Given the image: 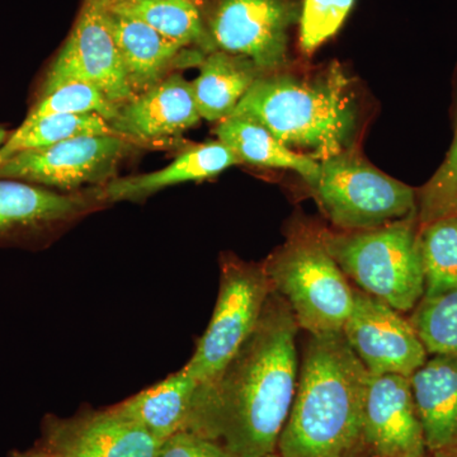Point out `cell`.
I'll return each instance as SVG.
<instances>
[{
  "instance_id": "cell-1",
  "label": "cell",
  "mask_w": 457,
  "mask_h": 457,
  "mask_svg": "<svg viewBox=\"0 0 457 457\" xmlns=\"http://www.w3.org/2000/svg\"><path fill=\"white\" fill-rule=\"evenodd\" d=\"M299 324L270 291L257 326L227 365L198 384L182 431L220 445L231 457L278 450L296 393Z\"/></svg>"
},
{
  "instance_id": "cell-2",
  "label": "cell",
  "mask_w": 457,
  "mask_h": 457,
  "mask_svg": "<svg viewBox=\"0 0 457 457\" xmlns=\"http://www.w3.org/2000/svg\"><path fill=\"white\" fill-rule=\"evenodd\" d=\"M370 372L342 332L309 335L281 457H345L360 450Z\"/></svg>"
},
{
  "instance_id": "cell-3",
  "label": "cell",
  "mask_w": 457,
  "mask_h": 457,
  "mask_svg": "<svg viewBox=\"0 0 457 457\" xmlns=\"http://www.w3.org/2000/svg\"><path fill=\"white\" fill-rule=\"evenodd\" d=\"M231 116L253 120L320 163L351 149L360 112L350 78L333 64L311 75H262Z\"/></svg>"
},
{
  "instance_id": "cell-4",
  "label": "cell",
  "mask_w": 457,
  "mask_h": 457,
  "mask_svg": "<svg viewBox=\"0 0 457 457\" xmlns=\"http://www.w3.org/2000/svg\"><path fill=\"white\" fill-rule=\"evenodd\" d=\"M263 266L300 329L314 336L342 332L353 308V286L327 248L323 231L291 234Z\"/></svg>"
},
{
  "instance_id": "cell-5",
  "label": "cell",
  "mask_w": 457,
  "mask_h": 457,
  "mask_svg": "<svg viewBox=\"0 0 457 457\" xmlns=\"http://www.w3.org/2000/svg\"><path fill=\"white\" fill-rule=\"evenodd\" d=\"M416 221L409 219L342 234L323 231V237L350 282L395 311L408 312L425 296Z\"/></svg>"
},
{
  "instance_id": "cell-6",
  "label": "cell",
  "mask_w": 457,
  "mask_h": 457,
  "mask_svg": "<svg viewBox=\"0 0 457 457\" xmlns=\"http://www.w3.org/2000/svg\"><path fill=\"white\" fill-rule=\"evenodd\" d=\"M312 191L324 215L345 231L417 219L416 191L351 149L320 162Z\"/></svg>"
},
{
  "instance_id": "cell-7",
  "label": "cell",
  "mask_w": 457,
  "mask_h": 457,
  "mask_svg": "<svg viewBox=\"0 0 457 457\" xmlns=\"http://www.w3.org/2000/svg\"><path fill=\"white\" fill-rule=\"evenodd\" d=\"M270 291L263 263L222 254L220 286L212 320L183 371L198 384L221 371L257 326Z\"/></svg>"
},
{
  "instance_id": "cell-8",
  "label": "cell",
  "mask_w": 457,
  "mask_h": 457,
  "mask_svg": "<svg viewBox=\"0 0 457 457\" xmlns=\"http://www.w3.org/2000/svg\"><path fill=\"white\" fill-rule=\"evenodd\" d=\"M137 145L120 135L74 137L9 156L0 162V179L66 194L102 187L117 179L120 164Z\"/></svg>"
},
{
  "instance_id": "cell-9",
  "label": "cell",
  "mask_w": 457,
  "mask_h": 457,
  "mask_svg": "<svg viewBox=\"0 0 457 457\" xmlns=\"http://www.w3.org/2000/svg\"><path fill=\"white\" fill-rule=\"evenodd\" d=\"M71 82L95 86L116 106L135 97L111 31L108 0H83L68 40L45 75L38 98Z\"/></svg>"
},
{
  "instance_id": "cell-10",
  "label": "cell",
  "mask_w": 457,
  "mask_h": 457,
  "mask_svg": "<svg viewBox=\"0 0 457 457\" xmlns=\"http://www.w3.org/2000/svg\"><path fill=\"white\" fill-rule=\"evenodd\" d=\"M303 0H218L206 25L216 50L246 57L264 74L287 62Z\"/></svg>"
},
{
  "instance_id": "cell-11",
  "label": "cell",
  "mask_w": 457,
  "mask_h": 457,
  "mask_svg": "<svg viewBox=\"0 0 457 457\" xmlns=\"http://www.w3.org/2000/svg\"><path fill=\"white\" fill-rule=\"evenodd\" d=\"M106 206L98 187L66 194L0 179V246L40 249Z\"/></svg>"
},
{
  "instance_id": "cell-12",
  "label": "cell",
  "mask_w": 457,
  "mask_h": 457,
  "mask_svg": "<svg viewBox=\"0 0 457 457\" xmlns=\"http://www.w3.org/2000/svg\"><path fill=\"white\" fill-rule=\"evenodd\" d=\"M161 442L112 407L47 414L36 447L53 457H158Z\"/></svg>"
},
{
  "instance_id": "cell-13",
  "label": "cell",
  "mask_w": 457,
  "mask_h": 457,
  "mask_svg": "<svg viewBox=\"0 0 457 457\" xmlns=\"http://www.w3.org/2000/svg\"><path fill=\"white\" fill-rule=\"evenodd\" d=\"M353 308L342 333L370 374L411 378L428 353L403 312L353 287Z\"/></svg>"
},
{
  "instance_id": "cell-14",
  "label": "cell",
  "mask_w": 457,
  "mask_h": 457,
  "mask_svg": "<svg viewBox=\"0 0 457 457\" xmlns=\"http://www.w3.org/2000/svg\"><path fill=\"white\" fill-rule=\"evenodd\" d=\"M360 447L375 457H427L409 378L370 374Z\"/></svg>"
},
{
  "instance_id": "cell-15",
  "label": "cell",
  "mask_w": 457,
  "mask_h": 457,
  "mask_svg": "<svg viewBox=\"0 0 457 457\" xmlns=\"http://www.w3.org/2000/svg\"><path fill=\"white\" fill-rule=\"evenodd\" d=\"M201 121L192 83L180 73L119 106L111 122L114 134L139 144L173 139Z\"/></svg>"
},
{
  "instance_id": "cell-16",
  "label": "cell",
  "mask_w": 457,
  "mask_h": 457,
  "mask_svg": "<svg viewBox=\"0 0 457 457\" xmlns=\"http://www.w3.org/2000/svg\"><path fill=\"white\" fill-rule=\"evenodd\" d=\"M110 26L134 96L156 86L173 73L174 69L200 66L207 55L203 51L186 49L168 40L140 21L111 11Z\"/></svg>"
},
{
  "instance_id": "cell-17",
  "label": "cell",
  "mask_w": 457,
  "mask_h": 457,
  "mask_svg": "<svg viewBox=\"0 0 457 457\" xmlns=\"http://www.w3.org/2000/svg\"><path fill=\"white\" fill-rule=\"evenodd\" d=\"M242 163L230 147L220 143L201 144L186 150L170 165L152 173L114 179L98 187L108 204L143 203L165 188L188 182H203Z\"/></svg>"
},
{
  "instance_id": "cell-18",
  "label": "cell",
  "mask_w": 457,
  "mask_h": 457,
  "mask_svg": "<svg viewBox=\"0 0 457 457\" xmlns=\"http://www.w3.org/2000/svg\"><path fill=\"white\" fill-rule=\"evenodd\" d=\"M427 453L457 446V357L435 354L409 378Z\"/></svg>"
},
{
  "instance_id": "cell-19",
  "label": "cell",
  "mask_w": 457,
  "mask_h": 457,
  "mask_svg": "<svg viewBox=\"0 0 457 457\" xmlns=\"http://www.w3.org/2000/svg\"><path fill=\"white\" fill-rule=\"evenodd\" d=\"M264 75L251 60L215 50L204 57L192 83L201 120L221 122L230 117L252 86Z\"/></svg>"
},
{
  "instance_id": "cell-20",
  "label": "cell",
  "mask_w": 457,
  "mask_h": 457,
  "mask_svg": "<svg viewBox=\"0 0 457 457\" xmlns=\"http://www.w3.org/2000/svg\"><path fill=\"white\" fill-rule=\"evenodd\" d=\"M215 135L230 147L242 163L257 167L288 170L299 174L311 188L320 174V163L311 156L295 152L260 123L242 116H230L219 122Z\"/></svg>"
},
{
  "instance_id": "cell-21",
  "label": "cell",
  "mask_w": 457,
  "mask_h": 457,
  "mask_svg": "<svg viewBox=\"0 0 457 457\" xmlns=\"http://www.w3.org/2000/svg\"><path fill=\"white\" fill-rule=\"evenodd\" d=\"M197 386V381L180 369L114 408L137 420L162 444L182 431Z\"/></svg>"
},
{
  "instance_id": "cell-22",
  "label": "cell",
  "mask_w": 457,
  "mask_h": 457,
  "mask_svg": "<svg viewBox=\"0 0 457 457\" xmlns=\"http://www.w3.org/2000/svg\"><path fill=\"white\" fill-rule=\"evenodd\" d=\"M108 8L145 23L186 49L216 50L197 0H108Z\"/></svg>"
},
{
  "instance_id": "cell-23",
  "label": "cell",
  "mask_w": 457,
  "mask_h": 457,
  "mask_svg": "<svg viewBox=\"0 0 457 457\" xmlns=\"http://www.w3.org/2000/svg\"><path fill=\"white\" fill-rule=\"evenodd\" d=\"M116 135L99 114H50L35 121H23L0 146V162L26 150L40 149L80 137Z\"/></svg>"
},
{
  "instance_id": "cell-24",
  "label": "cell",
  "mask_w": 457,
  "mask_h": 457,
  "mask_svg": "<svg viewBox=\"0 0 457 457\" xmlns=\"http://www.w3.org/2000/svg\"><path fill=\"white\" fill-rule=\"evenodd\" d=\"M420 258L425 272V296L435 297L457 288V215L444 216L420 227Z\"/></svg>"
},
{
  "instance_id": "cell-25",
  "label": "cell",
  "mask_w": 457,
  "mask_h": 457,
  "mask_svg": "<svg viewBox=\"0 0 457 457\" xmlns=\"http://www.w3.org/2000/svg\"><path fill=\"white\" fill-rule=\"evenodd\" d=\"M409 321L428 356L457 357V288L435 297H423Z\"/></svg>"
},
{
  "instance_id": "cell-26",
  "label": "cell",
  "mask_w": 457,
  "mask_h": 457,
  "mask_svg": "<svg viewBox=\"0 0 457 457\" xmlns=\"http://www.w3.org/2000/svg\"><path fill=\"white\" fill-rule=\"evenodd\" d=\"M99 114L108 123L116 119L119 106L95 86L71 82L59 87L33 104L25 121H35L50 114Z\"/></svg>"
},
{
  "instance_id": "cell-27",
  "label": "cell",
  "mask_w": 457,
  "mask_h": 457,
  "mask_svg": "<svg viewBox=\"0 0 457 457\" xmlns=\"http://www.w3.org/2000/svg\"><path fill=\"white\" fill-rule=\"evenodd\" d=\"M457 203V113L455 137L444 163L417 195L420 227L451 215Z\"/></svg>"
},
{
  "instance_id": "cell-28",
  "label": "cell",
  "mask_w": 457,
  "mask_h": 457,
  "mask_svg": "<svg viewBox=\"0 0 457 457\" xmlns=\"http://www.w3.org/2000/svg\"><path fill=\"white\" fill-rule=\"evenodd\" d=\"M354 0H303L300 47L312 54L341 29Z\"/></svg>"
},
{
  "instance_id": "cell-29",
  "label": "cell",
  "mask_w": 457,
  "mask_h": 457,
  "mask_svg": "<svg viewBox=\"0 0 457 457\" xmlns=\"http://www.w3.org/2000/svg\"><path fill=\"white\" fill-rule=\"evenodd\" d=\"M158 457H231L220 445L189 431L174 433L162 442Z\"/></svg>"
},
{
  "instance_id": "cell-30",
  "label": "cell",
  "mask_w": 457,
  "mask_h": 457,
  "mask_svg": "<svg viewBox=\"0 0 457 457\" xmlns=\"http://www.w3.org/2000/svg\"><path fill=\"white\" fill-rule=\"evenodd\" d=\"M8 457H53L38 447H32L29 450H13L9 453Z\"/></svg>"
},
{
  "instance_id": "cell-31",
  "label": "cell",
  "mask_w": 457,
  "mask_h": 457,
  "mask_svg": "<svg viewBox=\"0 0 457 457\" xmlns=\"http://www.w3.org/2000/svg\"><path fill=\"white\" fill-rule=\"evenodd\" d=\"M12 131H9L7 128L0 125V146L7 141L9 135H11Z\"/></svg>"
},
{
  "instance_id": "cell-32",
  "label": "cell",
  "mask_w": 457,
  "mask_h": 457,
  "mask_svg": "<svg viewBox=\"0 0 457 457\" xmlns=\"http://www.w3.org/2000/svg\"><path fill=\"white\" fill-rule=\"evenodd\" d=\"M436 457H457V446L453 447V449H451L450 451H447V453H441V455Z\"/></svg>"
},
{
  "instance_id": "cell-33",
  "label": "cell",
  "mask_w": 457,
  "mask_h": 457,
  "mask_svg": "<svg viewBox=\"0 0 457 457\" xmlns=\"http://www.w3.org/2000/svg\"><path fill=\"white\" fill-rule=\"evenodd\" d=\"M345 457H375V456L368 455V453H351V455H348Z\"/></svg>"
},
{
  "instance_id": "cell-34",
  "label": "cell",
  "mask_w": 457,
  "mask_h": 457,
  "mask_svg": "<svg viewBox=\"0 0 457 457\" xmlns=\"http://www.w3.org/2000/svg\"><path fill=\"white\" fill-rule=\"evenodd\" d=\"M262 457H281L279 453H278V450L273 451V453H267V455L262 456Z\"/></svg>"
},
{
  "instance_id": "cell-35",
  "label": "cell",
  "mask_w": 457,
  "mask_h": 457,
  "mask_svg": "<svg viewBox=\"0 0 457 457\" xmlns=\"http://www.w3.org/2000/svg\"><path fill=\"white\" fill-rule=\"evenodd\" d=\"M453 213H456V215H457V203H456L455 210H453Z\"/></svg>"
},
{
  "instance_id": "cell-36",
  "label": "cell",
  "mask_w": 457,
  "mask_h": 457,
  "mask_svg": "<svg viewBox=\"0 0 457 457\" xmlns=\"http://www.w3.org/2000/svg\"><path fill=\"white\" fill-rule=\"evenodd\" d=\"M197 2H198V3H200V2H201V0H197Z\"/></svg>"
}]
</instances>
